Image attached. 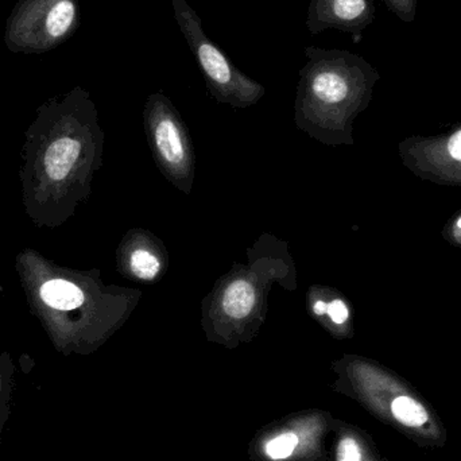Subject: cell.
I'll use <instances>...</instances> for the list:
<instances>
[{"mask_svg": "<svg viewBox=\"0 0 461 461\" xmlns=\"http://www.w3.org/2000/svg\"><path fill=\"white\" fill-rule=\"evenodd\" d=\"M2 433H3V430H0V446H2Z\"/></svg>", "mask_w": 461, "mask_h": 461, "instance_id": "cell-17", "label": "cell"}, {"mask_svg": "<svg viewBox=\"0 0 461 461\" xmlns=\"http://www.w3.org/2000/svg\"><path fill=\"white\" fill-rule=\"evenodd\" d=\"M386 7L405 23H411L417 16L419 0H384Z\"/></svg>", "mask_w": 461, "mask_h": 461, "instance_id": "cell-13", "label": "cell"}, {"mask_svg": "<svg viewBox=\"0 0 461 461\" xmlns=\"http://www.w3.org/2000/svg\"><path fill=\"white\" fill-rule=\"evenodd\" d=\"M300 72L297 113L308 121H341L367 104L379 75L352 51L308 46Z\"/></svg>", "mask_w": 461, "mask_h": 461, "instance_id": "cell-3", "label": "cell"}, {"mask_svg": "<svg viewBox=\"0 0 461 461\" xmlns=\"http://www.w3.org/2000/svg\"><path fill=\"white\" fill-rule=\"evenodd\" d=\"M146 116L156 142L157 153L162 161L172 169H185L188 162L185 137L181 130L177 113L173 110L169 100L161 94L150 96Z\"/></svg>", "mask_w": 461, "mask_h": 461, "instance_id": "cell-7", "label": "cell"}, {"mask_svg": "<svg viewBox=\"0 0 461 461\" xmlns=\"http://www.w3.org/2000/svg\"><path fill=\"white\" fill-rule=\"evenodd\" d=\"M457 226H459L461 229V218H460L459 223H457Z\"/></svg>", "mask_w": 461, "mask_h": 461, "instance_id": "cell-18", "label": "cell"}, {"mask_svg": "<svg viewBox=\"0 0 461 461\" xmlns=\"http://www.w3.org/2000/svg\"><path fill=\"white\" fill-rule=\"evenodd\" d=\"M325 316H330V319L332 320V322H335V324H344L349 317L348 308H347L343 301L333 300L332 303H328Z\"/></svg>", "mask_w": 461, "mask_h": 461, "instance_id": "cell-14", "label": "cell"}, {"mask_svg": "<svg viewBox=\"0 0 461 461\" xmlns=\"http://www.w3.org/2000/svg\"><path fill=\"white\" fill-rule=\"evenodd\" d=\"M448 151L455 161L461 162V130L449 138Z\"/></svg>", "mask_w": 461, "mask_h": 461, "instance_id": "cell-15", "label": "cell"}, {"mask_svg": "<svg viewBox=\"0 0 461 461\" xmlns=\"http://www.w3.org/2000/svg\"><path fill=\"white\" fill-rule=\"evenodd\" d=\"M178 27L204 73L208 88L219 102L235 107L254 104L265 94V88L238 69L221 48L205 34L199 14L188 0H172Z\"/></svg>", "mask_w": 461, "mask_h": 461, "instance_id": "cell-4", "label": "cell"}, {"mask_svg": "<svg viewBox=\"0 0 461 461\" xmlns=\"http://www.w3.org/2000/svg\"><path fill=\"white\" fill-rule=\"evenodd\" d=\"M375 19L373 0H311L306 29L316 35L325 30L360 34Z\"/></svg>", "mask_w": 461, "mask_h": 461, "instance_id": "cell-6", "label": "cell"}, {"mask_svg": "<svg viewBox=\"0 0 461 461\" xmlns=\"http://www.w3.org/2000/svg\"><path fill=\"white\" fill-rule=\"evenodd\" d=\"M15 363L10 352L0 354V430L10 419L11 401L15 387Z\"/></svg>", "mask_w": 461, "mask_h": 461, "instance_id": "cell-9", "label": "cell"}, {"mask_svg": "<svg viewBox=\"0 0 461 461\" xmlns=\"http://www.w3.org/2000/svg\"><path fill=\"white\" fill-rule=\"evenodd\" d=\"M14 267L27 309L57 352L89 354L107 338L116 297L95 274L59 265L32 247L18 251Z\"/></svg>", "mask_w": 461, "mask_h": 461, "instance_id": "cell-2", "label": "cell"}, {"mask_svg": "<svg viewBox=\"0 0 461 461\" xmlns=\"http://www.w3.org/2000/svg\"><path fill=\"white\" fill-rule=\"evenodd\" d=\"M336 461H379L375 454H368L362 443L354 436L341 438L336 452Z\"/></svg>", "mask_w": 461, "mask_h": 461, "instance_id": "cell-11", "label": "cell"}, {"mask_svg": "<svg viewBox=\"0 0 461 461\" xmlns=\"http://www.w3.org/2000/svg\"><path fill=\"white\" fill-rule=\"evenodd\" d=\"M130 268L138 278L151 281L158 276L161 263L158 258L148 249H138L130 255Z\"/></svg>", "mask_w": 461, "mask_h": 461, "instance_id": "cell-10", "label": "cell"}, {"mask_svg": "<svg viewBox=\"0 0 461 461\" xmlns=\"http://www.w3.org/2000/svg\"><path fill=\"white\" fill-rule=\"evenodd\" d=\"M297 446V435L292 432L282 433L266 444L265 452L271 460H285L292 456Z\"/></svg>", "mask_w": 461, "mask_h": 461, "instance_id": "cell-12", "label": "cell"}, {"mask_svg": "<svg viewBox=\"0 0 461 461\" xmlns=\"http://www.w3.org/2000/svg\"><path fill=\"white\" fill-rule=\"evenodd\" d=\"M327 305L328 303H324V301H317L313 306L314 313H316L317 316H325V313H327Z\"/></svg>", "mask_w": 461, "mask_h": 461, "instance_id": "cell-16", "label": "cell"}, {"mask_svg": "<svg viewBox=\"0 0 461 461\" xmlns=\"http://www.w3.org/2000/svg\"><path fill=\"white\" fill-rule=\"evenodd\" d=\"M103 132L83 86L49 97L24 131L18 180L21 204L37 229L57 230L88 199L99 169Z\"/></svg>", "mask_w": 461, "mask_h": 461, "instance_id": "cell-1", "label": "cell"}, {"mask_svg": "<svg viewBox=\"0 0 461 461\" xmlns=\"http://www.w3.org/2000/svg\"><path fill=\"white\" fill-rule=\"evenodd\" d=\"M78 26V0H18L5 23V43L11 53H48L67 42Z\"/></svg>", "mask_w": 461, "mask_h": 461, "instance_id": "cell-5", "label": "cell"}, {"mask_svg": "<svg viewBox=\"0 0 461 461\" xmlns=\"http://www.w3.org/2000/svg\"><path fill=\"white\" fill-rule=\"evenodd\" d=\"M255 305V290L247 281L232 282L223 295V309L232 319H244Z\"/></svg>", "mask_w": 461, "mask_h": 461, "instance_id": "cell-8", "label": "cell"}]
</instances>
